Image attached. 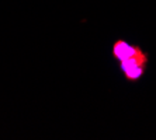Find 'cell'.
<instances>
[{"label":"cell","instance_id":"1","mask_svg":"<svg viewBox=\"0 0 156 140\" xmlns=\"http://www.w3.org/2000/svg\"><path fill=\"white\" fill-rule=\"evenodd\" d=\"M111 56L118 65L122 79L127 83H139L149 67V53L141 45L124 38H117L111 45Z\"/></svg>","mask_w":156,"mask_h":140}]
</instances>
